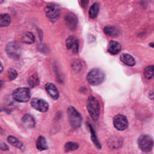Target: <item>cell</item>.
<instances>
[{
	"label": "cell",
	"instance_id": "cell-1",
	"mask_svg": "<svg viewBox=\"0 0 154 154\" xmlns=\"http://www.w3.org/2000/svg\"><path fill=\"white\" fill-rule=\"evenodd\" d=\"M105 73L102 70L94 68L88 73L86 79L89 84L95 86L102 84L105 80Z\"/></svg>",
	"mask_w": 154,
	"mask_h": 154
},
{
	"label": "cell",
	"instance_id": "cell-2",
	"mask_svg": "<svg viewBox=\"0 0 154 154\" xmlns=\"http://www.w3.org/2000/svg\"><path fill=\"white\" fill-rule=\"evenodd\" d=\"M88 112L94 121H97L100 115V106L98 100L93 96L88 97L87 100Z\"/></svg>",
	"mask_w": 154,
	"mask_h": 154
},
{
	"label": "cell",
	"instance_id": "cell-3",
	"mask_svg": "<svg viewBox=\"0 0 154 154\" xmlns=\"http://www.w3.org/2000/svg\"><path fill=\"white\" fill-rule=\"evenodd\" d=\"M67 114L70 125L74 128H79L82 122V117L81 114L72 106L68 107Z\"/></svg>",
	"mask_w": 154,
	"mask_h": 154
},
{
	"label": "cell",
	"instance_id": "cell-4",
	"mask_svg": "<svg viewBox=\"0 0 154 154\" xmlns=\"http://www.w3.org/2000/svg\"><path fill=\"white\" fill-rule=\"evenodd\" d=\"M13 99L19 102H27L31 99V93L28 88H17L13 93Z\"/></svg>",
	"mask_w": 154,
	"mask_h": 154
},
{
	"label": "cell",
	"instance_id": "cell-5",
	"mask_svg": "<svg viewBox=\"0 0 154 154\" xmlns=\"http://www.w3.org/2000/svg\"><path fill=\"white\" fill-rule=\"evenodd\" d=\"M45 12L49 20L52 22H55L60 17V8L58 5L54 3H50L45 7Z\"/></svg>",
	"mask_w": 154,
	"mask_h": 154
},
{
	"label": "cell",
	"instance_id": "cell-6",
	"mask_svg": "<svg viewBox=\"0 0 154 154\" xmlns=\"http://www.w3.org/2000/svg\"><path fill=\"white\" fill-rule=\"evenodd\" d=\"M138 144L140 149L143 152H150L154 144L153 138L148 135H143L138 138Z\"/></svg>",
	"mask_w": 154,
	"mask_h": 154
},
{
	"label": "cell",
	"instance_id": "cell-7",
	"mask_svg": "<svg viewBox=\"0 0 154 154\" xmlns=\"http://www.w3.org/2000/svg\"><path fill=\"white\" fill-rule=\"evenodd\" d=\"M5 51L8 57L14 60L19 58L21 53L20 46L15 42H9L5 48Z\"/></svg>",
	"mask_w": 154,
	"mask_h": 154
},
{
	"label": "cell",
	"instance_id": "cell-8",
	"mask_svg": "<svg viewBox=\"0 0 154 154\" xmlns=\"http://www.w3.org/2000/svg\"><path fill=\"white\" fill-rule=\"evenodd\" d=\"M31 105L33 108L42 112H46L49 109L48 103L45 100L40 98L34 97L32 99Z\"/></svg>",
	"mask_w": 154,
	"mask_h": 154
},
{
	"label": "cell",
	"instance_id": "cell-9",
	"mask_svg": "<svg viewBox=\"0 0 154 154\" xmlns=\"http://www.w3.org/2000/svg\"><path fill=\"white\" fill-rule=\"evenodd\" d=\"M114 127L119 131L125 130L128 126V121L126 117L122 114H118L113 119Z\"/></svg>",
	"mask_w": 154,
	"mask_h": 154
},
{
	"label": "cell",
	"instance_id": "cell-10",
	"mask_svg": "<svg viewBox=\"0 0 154 154\" xmlns=\"http://www.w3.org/2000/svg\"><path fill=\"white\" fill-rule=\"evenodd\" d=\"M66 48L73 54H77L79 52V41L74 35H70L66 40Z\"/></svg>",
	"mask_w": 154,
	"mask_h": 154
},
{
	"label": "cell",
	"instance_id": "cell-11",
	"mask_svg": "<svg viewBox=\"0 0 154 154\" xmlns=\"http://www.w3.org/2000/svg\"><path fill=\"white\" fill-rule=\"evenodd\" d=\"M64 20L65 23L69 29L72 31L76 29L78 20L75 14L71 12L67 13L64 17Z\"/></svg>",
	"mask_w": 154,
	"mask_h": 154
},
{
	"label": "cell",
	"instance_id": "cell-12",
	"mask_svg": "<svg viewBox=\"0 0 154 154\" xmlns=\"http://www.w3.org/2000/svg\"><path fill=\"white\" fill-rule=\"evenodd\" d=\"M45 89L54 100H57L59 97L58 91L55 85L51 83L48 82L45 85Z\"/></svg>",
	"mask_w": 154,
	"mask_h": 154
},
{
	"label": "cell",
	"instance_id": "cell-13",
	"mask_svg": "<svg viewBox=\"0 0 154 154\" xmlns=\"http://www.w3.org/2000/svg\"><path fill=\"white\" fill-rule=\"evenodd\" d=\"M123 143V139L121 137L114 136L110 138L108 142V145L109 148L116 149L120 148Z\"/></svg>",
	"mask_w": 154,
	"mask_h": 154
},
{
	"label": "cell",
	"instance_id": "cell-14",
	"mask_svg": "<svg viewBox=\"0 0 154 154\" xmlns=\"http://www.w3.org/2000/svg\"><path fill=\"white\" fill-rule=\"evenodd\" d=\"M107 51L111 55H117L121 51V45L119 42L111 40L108 45Z\"/></svg>",
	"mask_w": 154,
	"mask_h": 154
},
{
	"label": "cell",
	"instance_id": "cell-15",
	"mask_svg": "<svg viewBox=\"0 0 154 154\" xmlns=\"http://www.w3.org/2000/svg\"><path fill=\"white\" fill-rule=\"evenodd\" d=\"M103 31L106 35L111 37H117L120 34L119 28L114 26H106L103 29Z\"/></svg>",
	"mask_w": 154,
	"mask_h": 154
},
{
	"label": "cell",
	"instance_id": "cell-16",
	"mask_svg": "<svg viewBox=\"0 0 154 154\" xmlns=\"http://www.w3.org/2000/svg\"><path fill=\"white\" fill-rule=\"evenodd\" d=\"M22 122L23 124L27 128H32L35 126V122L32 116L29 114H25L22 118Z\"/></svg>",
	"mask_w": 154,
	"mask_h": 154
},
{
	"label": "cell",
	"instance_id": "cell-17",
	"mask_svg": "<svg viewBox=\"0 0 154 154\" xmlns=\"http://www.w3.org/2000/svg\"><path fill=\"white\" fill-rule=\"evenodd\" d=\"M120 60L128 66H134L135 64V60L131 55L128 54H123L121 55Z\"/></svg>",
	"mask_w": 154,
	"mask_h": 154
},
{
	"label": "cell",
	"instance_id": "cell-18",
	"mask_svg": "<svg viewBox=\"0 0 154 154\" xmlns=\"http://www.w3.org/2000/svg\"><path fill=\"white\" fill-rule=\"evenodd\" d=\"M36 147L40 151H43L48 149V146L46 138L43 136H39L36 142Z\"/></svg>",
	"mask_w": 154,
	"mask_h": 154
},
{
	"label": "cell",
	"instance_id": "cell-19",
	"mask_svg": "<svg viewBox=\"0 0 154 154\" xmlns=\"http://www.w3.org/2000/svg\"><path fill=\"white\" fill-rule=\"evenodd\" d=\"M35 37L31 32H25L22 37V42L26 44H32L35 42Z\"/></svg>",
	"mask_w": 154,
	"mask_h": 154
},
{
	"label": "cell",
	"instance_id": "cell-20",
	"mask_svg": "<svg viewBox=\"0 0 154 154\" xmlns=\"http://www.w3.org/2000/svg\"><path fill=\"white\" fill-rule=\"evenodd\" d=\"M11 23V17L8 14H0V28L8 26Z\"/></svg>",
	"mask_w": 154,
	"mask_h": 154
},
{
	"label": "cell",
	"instance_id": "cell-21",
	"mask_svg": "<svg viewBox=\"0 0 154 154\" xmlns=\"http://www.w3.org/2000/svg\"><path fill=\"white\" fill-rule=\"evenodd\" d=\"M7 141L8 142L11 144L12 146L17 147L20 149H22L23 147V143L20 141L17 138H16L15 137H13L12 135H9L7 137Z\"/></svg>",
	"mask_w": 154,
	"mask_h": 154
},
{
	"label": "cell",
	"instance_id": "cell-22",
	"mask_svg": "<svg viewBox=\"0 0 154 154\" xmlns=\"http://www.w3.org/2000/svg\"><path fill=\"white\" fill-rule=\"evenodd\" d=\"M99 10V5L97 2L94 3L90 7L88 12V16L91 19H94L97 17Z\"/></svg>",
	"mask_w": 154,
	"mask_h": 154
},
{
	"label": "cell",
	"instance_id": "cell-23",
	"mask_svg": "<svg viewBox=\"0 0 154 154\" xmlns=\"http://www.w3.org/2000/svg\"><path fill=\"white\" fill-rule=\"evenodd\" d=\"M88 126H89V128H90V133H91V140L93 141V143L94 144V145L96 146V147L99 149H100L102 146H101V144H100L99 140H98V138L95 134V132L93 128V127L91 126V125H88Z\"/></svg>",
	"mask_w": 154,
	"mask_h": 154
},
{
	"label": "cell",
	"instance_id": "cell-24",
	"mask_svg": "<svg viewBox=\"0 0 154 154\" xmlns=\"http://www.w3.org/2000/svg\"><path fill=\"white\" fill-rule=\"evenodd\" d=\"M73 70L76 73L80 72L82 69V64L81 60L78 59H75L72 61L71 64Z\"/></svg>",
	"mask_w": 154,
	"mask_h": 154
},
{
	"label": "cell",
	"instance_id": "cell-25",
	"mask_svg": "<svg viewBox=\"0 0 154 154\" xmlns=\"http://www.w3.org/2000/svg\"><path fill=\"white\" fill-rule=\"evenodd\" d=\"M28 82L29 85L31 88H34V87H36L40 83L39 78H38V76H37V75L36 73L32 74L31 76H30L28 78Z\"/></svg>",
	"mask_w": 154,
	"mask_h": 154
},
{
	"label": "cell",
	"instance_id": "cell-26",
	"mask_svg": "<svg viewBox=\"0 0 154 154\" xmlns=\"http://www.w3.org/2000/svg\"><path fill=\"white\" fill-rule=\"evenodd\" d=\"M78 147H79V144L77 143L69 141L65 144L64 150L66 152H69L77 150Z\"/></svg>",
	"mask_w": 154,
	"mask_h": 154
},
{
	"label": "cell",
	"instance_id": "cell-27",
	"mask_svg": "<svg viewBox=\"0 0 154 154\" xmlns=\"http://www.w3.org/2000/svg\"><path fill=\"white\" fill-rule=\"evenodd\" d=\"M144 75L146 79H150L154 75V66H149L144 70Z\"/></svg>",
	"mask_w": 154,
	"mask_h": 154
},
{
	"label": "cell",
	"instance_id": "cell-28",
	"mask_svg": "<svg viewBox=\"0 0 154 154\" xmlns=\"http://www.w3.org/2000/svg\"><path fill=\"white\" fill-rule=\"evenodd\" d=\"M17 75H18L17 72L14 69H13L12 68H10L8 70L7 75H8V78L10 81H13V80L17 78Z\"/></svg>",
	"mask_w": 154,
	"mask_h": 154
},
{
	"label": "cell",
	"instance_id": "cell-29",
	"mask_svg": "<svg viewBox=\"0 0 154 154\" xmlns=\"http://www.w3.org/2000/svg\"><path fill=\"white\" fill-rule=\"evenodd\" d=\"M37 49L41 53L43 54H48L49 51L48 47L46 44L44 43H39L37 46Z\"/></svg>",
	"mask_w": 154,
	"mask_h": 154
},
{
	"label": "cell",
	"instance_id": "cell-30",
	"mask_svg": "<svg viewBox=\"0 0 154 154\" xmlns=\"http://www.w3.org/2000/svg\"><path fill=\"white\" fill-rule=\"evenodd\" d=\"M8 146L5 143H0V149L3 151H7L8 150Z\"/></svg>",
	"mask_w": 154,
	"mask_h": 154
},
{
	"label": "cell",
	"instance_id": "cell-31",
	"mask_svg": "<svg viewBox=\"0 0 154 154\" xmlns=\"http://www.w3.org/2000/svg\"><path fill=\"white\" fill-rule=\"evenodd\" d=\"M149 97L151 99H154V90H150V91L149 92Z\"/></svg>",
	"mask_w": 154,
	"mask_h": 154
},
{
	"label": "cell",
	"instance_id": "cell-32",
	"mask_svg": "<svg viewBox=\"0 0 154 154\" xmlns=\"http://www.w3.org/2000/svg\"><path fill=\"white\" fill-rule=\"evenodd\" d=\"M81 5L83 7H85L88 2V0H81Z\"/></svg>",
	"mask_w": 154,
	"mask_h": 154
},
{
	"label": "cell",
	"instance_id": "cell-33",
	"mask_svg": "<svg viewBox=\"0 0 154 154\" xmlns=\"http://www.w3.org/2000/svg\"><path fill=\"white\" fill-rule=\"evenodd\" d=\"M3 69H4L3 66H2V63H1V62L0 61V74H1V73L2 72V71H3Z\"/></svg>",
	"mask_w": 154,
	"mask_h": 154
},
{
	"label": "cell",
	"instance_id": "cell-34",
	"mask_svg": "<svg viewBox=\"0 0 154 154\" xmlns=\"http://www.w3.org/2000/svg\"><path fill=\"white\" fill-rule=\"evenodd\" d=\"M3 84H4V81H3L0 80V90H1V88L2 87Z\"/></svg>",
	"mask_w": 154,
	"mask_h": 154
},
{
	"label": "cell",
	"instance_id": "cell-35",
	"mask_svg": "<svg viewBox=\"0 0 154 154\" xmlns=\"http://www.w3.org/2000/svg\"><path fill=\"white\" fill-rule=\"evenodd\" d=\"M149 45H150V46H151L152 48H154V43H150L149 44Z\"/></svg>",
	"mask_w": 154,
	"mask_h": 154
},
{
	"label": "cell",
	"instance_id": "cell-36",
	"mask_svg": "<svg viewBox=\"0 0 154 154\" xmlns=\"http://www.w3.org/2000/svg\"><path fill=\"white\" fill-rule=\"evenodd\" d=\"M4 132V131H3V129L1 128V127L0 126V133H2Z\"/></svg>",
	"mask_w": 154,
	"mask_h": 154
},
{
	"label": "cell",
	"instance_id": "cell-37",
	"mask_svg": "<svg viewBox=\"0 0 154 154\" xmlns=\"http://www.w3.org/2000/svg\"><path fill=\"white\" fill-rule=\"evenodd\" d=\"M3 1H4V0H0V4L2 3V2H3Z\"/></svg>",
	"mask_w": 154,
	"mask_h": 154
}]
</instances>
